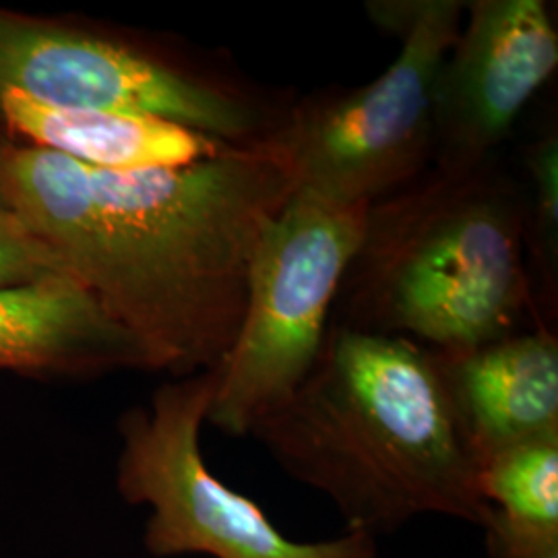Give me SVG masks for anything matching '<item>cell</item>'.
<instances>
[{
	"label": "cell",
	"mask_w": 558,
	"mask_h": 558,
	"mask_svg": "<svg viewBox=\"0 0 558 558\" xmlns=\"http://www.w3.org/2000/svg\"><path fill=\"white\" fill-rule=\"evenodd\" d=\"M0 368L34 377L154 371L147 350L73 278L0 292Z\"/></svg>",
	"instance_id": "cell-10"
},
{
	"label": "cell",
	"mask_w": 558,
	"mask_h": 558,
	"mask_svg": "<svg viewBox=\"0 0 558 558\" xmlns=\"http://www.w3.org/2000/svg\"><path fill=\"white\" fill-rule=\"evenodd\" d=\"M532 199H527L525 248L538 283V299L550 311L557 304L558 279V140L544 135L527 154Z\"/></svg>",
	"instance_id": "cell-13"
},
{
	"label": "cell",
	"mask_w": 558,
	"mask_h": 558,
	"mask_svg": "<svg viewBox=\"0 0 558 558\" xmlns=\"http://www.w3.org/2000/svg\"><path fill=\"white\" fill-rule=\"evenodd\" d=\"M527 197L484 161L428 168L368 205L345 290L348 327L458 354L518 333L534 292L525 257Z\"/></svg>",
	"instance_id": "cell-3"
},
{
	"label": "cell",
	"mask_w": 558,
	"mask_h": 558,
	"mask_svg": "<svg viewBox=\"0 0 558 558\" xmlns=\"http://www.w3.org/2000/svg\"><path fill=\"white\" fill-rule=\"evenodd\" d=\"M368 207H341L294 191L255 251L239 333L218 364L207 422L248 437L308 377L327 317L359 251Z\"/></svg>",
	"instance_id": "cell-6"
},
{
	"label": "cell",
	"mask_w": 558,
	"mask_h": 558,
	"mask_svg": "<svg viewBox=\"0 0 558 558\" xmlns=\"http://www.w3.org/2000/svg\"><path fill=\"white\" fill-rule=\"evenodd\" d=\"M77 110L163 120L240 149L278 137L296 98L230 57L0 9V92Z\"/></svg>",
	"instance_id": "cell-4"
},
{
	"label": "cell",
	"mask_w": 558,
	"mask_h": 558,
	"mask_svg": "<svg viewBox=\"0 0 558 558\" xmlns=\"http://www.w3.org/2000/svg\"><path fill=\"white\" fill-rule=\"evenodd\" d=\"M366 13L401 40L391 66L366 85L294 101L271 141L296 191L341 207H368L430 168L437 81L465 2L380 0Z\"/></svg>",
	"instance_id": "cell-5"
},
{
	"label": "cell",
	"mask_w": 558,
	"mask_h": 558,
	"mask_svg": "<svg viewBox=\"0 0 558 558\" xmlns=\"http://www.w3.org/2000/svg\"><path fill=\"white\" fill-rule=\"evenodd\" d=\"M478 495L502 518L558 530V433L500 449L480 461Z\"/></svg>",
	"instance_id": "cell-12"
},
{
	"label": "cell",
	"mask_w": 558,
	"mask_h": 558,
	"mask_svg": "<svg viewBox=\"0 0 558 558\" xmlns=\"http://www.w3.org/2000/svg\"><path fill=\"white\" fill-rule=\"evenodd\" d=\"M0 119L29 147L106 172L180 168L240 149L172 122L59 108L9 89L0 92Z\"/></svg>",
	"instance_id": "cell-11"
},
{
	"label": "cell",
	"mask_w": 558,
	"mask_h": 558,
	"mask_svg": "<svg viewBox=\"0 0 558 558\" xmlns=\"http://www.w3.org/2000/svg\"><path fill=\"white\" fill-rule=\"evenodd\" d=\"M4 147L7 143L0 141V211H11L9 197H7V186H4V174H2V158H4Z\"/></svg>",
	"instance_id": "cell-16"
},
{
	"label": "cell",
	"mask_w": 558,
	"mask_h": 558,
	"mask_svg": "<svg viewBox=\"0 0 558 558\" xmlns=\"http://www.w3.org/2000/svg\"><path fill=\"white\" fill-rule=\"evenodd\" d=\"M437 354L459 430L480 461L558 433V341L550 329Z\"/></svg>",
	"instance_id": "cell-9"
},
{
	"label": "cell",
	"mask_w": 558,
	"mask_h": 558,
	"mask_svg": "<svg viewBox=\"0 0 558 558\" xmlns=\"http://www.w3.org/2000/svg\"><path fill=\"white\" fill-rule=\"evenodd\" d=\"M279 468L375 538L426 515L478 525V465L437 354L418 341L329 325L299 389L251 428Z\"/></svg>",
	"instance_id": "cell-2"
},
{
	"label": "cell",
	"mask_w": 558,
	"mask_h": 558,
	"mask_svg": "<svg viewBox=\"0 0 558 558\" xmlns=\"http://www.w3.org/2000/svg\"><path fill=\"white\" fill-rule=\"evenodd\" d=\"M62 276L57 255L13 211H0V292Z\"/></svg>",
	"instance_id": "cell-14"
},
{
	"label": "cell",
	"mask_w": 558,
	"mask_h": 558,
	"mask_svg": "<svg viewBox=\"0 0 558 558\" xmlns=\"http://www.w3.org/2000/svg\"><path fill=\"white\" fill-rule=\"evenodd\" d=\"M478 527L488 558H558V530H542L502 518L484 505Z\"/></svg>",
	"instance_id": "cell-15"
},
{
	"label": "cell",
	"mask_w": 558,
	"mask_h": 558,
	"mask_svg": "<svg viewBox=\"0 0 558 558\" xmlns=\"http://www.w3.org/2000/svg\"><path fill=\"white\" fill-rule=\"evenodd\" d=\"M440 66L430 168L493 160L521 110L555 75L558 32L544 0H472Z\"/></svg>",
	"instance_id": "cell-8"
},
{
	"label": "cell",
	"mask_w": 558,
	"mask_h": 558,
	"mask_svg": "<svg viewBox=\"0 0 558 558\" xmlns=\"http://www.w3.org/2000/svg\"><path fill=\"white\" fill-rule=\"evenodd\" d=\"M218 366L161 385L147 405L119 422L117 488L149 518L143 544L156 558H379L377 538L345 530L338 538H288L255 502L205 463L201 428Z\"/></svg>",
	"instance_id": "cell-7"
},
{
	"label": "cell",
	"mask_w": 558,
	"mask_h": 558,
	"mask_svg": "<svg viewBox=\"0 0 558 558\" xmlns=\"http://www.w3.org/2000/svg\"><path fill=\"white\" fill-rule=\"evenodd\" d=\"M2 174L11 211L177 379L230 352L260 236L296 191L274 143L141 172L7 143Z\"/></svg>",
	"instance_id": "cell-1"
}]
</instances>
